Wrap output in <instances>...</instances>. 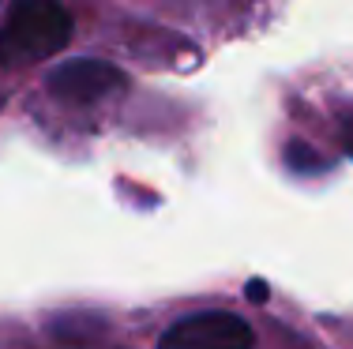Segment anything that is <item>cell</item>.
<instances>
[{
	"label": "cell",
	"mask_w": 353,
	"mask_h": 349,
	"mask_svg": "<svg viewBox=\"0 0 353 349\" xmlns=\"http://www.w3.org/2000/svg\"><path fill=\"white\" fill-rule=\"evenodd\" d=\"M72 41V15L57 0H19L0 23V68H30Z\"/></svg>",
	"instance_id": "obj_1"
},
{
	"label": "cell",
	"mask_w": 353,
	"mask_h": 349,
	"mask_svg": "<svg viewBox=\"0 0 353 349\" xmlns=\"http://www.w3.org/2000/svg\"><path fill=\"white\" fill-rule=\"evenodd\" d=\"M256 330L237 312H192L173 319L158 338V349H252Z\"/></svg>",
	"instance_id": "obj_2"
},
{
	"label": "cell",
	"mask_w": 353,
	"mask_h": 349,
	"mask_svg": "<svg viewBox=\"0 0 353 349\" xmlns=\"http://www.w3.org/2000/svg\"><path fill=\"white\" fill-rule=\"evenodd\" d=\"M124 87H128V76L117 64L98 61V56H75V61L57 64L46 76V90L64 105H98L121 94Z\"/></svg>",
	"instance_id": "obj_3"
},
{
	"label": "cell",
	"mask_w": 353,
	"mask_h": 349,
	"mask_svg": "<svg viewBox=\"0 0 353 349\" xmlns=\"http://www.w3.org/2000/svg\"><path fill=\"white\" fill-rule=\"evenodd\" d=\"M90 327H102L98 319H90V315H61V319H53V335L57 338H75V342H83V338H90V335H98V330H90Z\"/></svg>",
	"instance_id": "obj_4"
},
{
	"label": "cell",
	"mask_w": 353,
	"mask_h": 349,
	"mask_svg": "<svg viewBox=\"0 0 353 349\" xmlns=\"http://www.w3.org/2000/svg\"><path fill=\"white\" fill-rule=\"evenodd\" d=\"M285 162H290L297 173H316V169H323V165H327L319 154H312V147H308V143H290V147H285Z\"/></svg>",
	"instance_id": "obj_5"
},
{
	"label": "cell",
	"mask_w": 353,
	"mask_h": 349,
	"mask_svg": "<svg viewBox=\"0 0 353 349\" xmlns=\"http://www.w3.org/2000/svg\"><path fill=\"white\" fill-rule=\"evenodd\" d=\"M342 147H346V151H350V158H353V109L346 113V116H342Z\"/></svg>",
	"instance_id": "obj_6"
},
{
	"label": "cell",
	"mask_w": 353,
	"mask_h": 349,
	"mask_svg": "<svg viewBox=\"0 0 353 349\" xmlns=\"http://www.w3.org/2000/svg\"><path fill=\"white\" fill-rule=\"evenodd\" d=\"M267 293H271V289H267L263 282H252V286H248V297H252V304H263V301H267Z\"/></svg>",
	"instance_id": "obj_7"
}]
</instances>
